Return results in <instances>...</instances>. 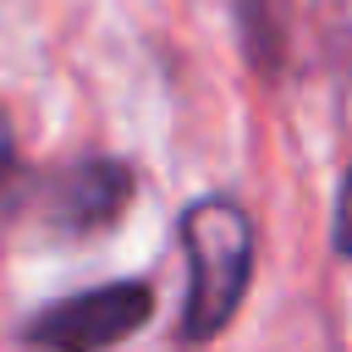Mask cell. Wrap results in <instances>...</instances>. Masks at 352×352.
<instances>
[{"label": "cell", "mask_w": 352, "mask_h": 352, "mask_svg": "<svg viewBox=\"0 0 352 352\" xmlns=\"http://www.w3.org/2000/svg\"><path fill=\"white\" fill-rule=\"evenodd\" d=\"M242 22H248V55L258 66L280 60V28H275V0H242Z\"/></svg>", "instance_id": "cell-4"}, {"label": "cell", "mask_w": 352, "mask_h": 352, "mask_svg": "<svg viewBox=\"0 0 352 352\" xmlns=\"http://www.w3.org/2000/svg\"><path fill=\"white\" fill-rule=\"evenodd\" d=\"M148 314H154L148 280H104V286H88V292H72V297L38 308L22 330V341L38 352H99V346L132 336L138 324H148Z\"/></svg>", "instance_id": "cell-2"}, {"label": "cell", "mask_w": 352, "mask_h": 352, "mask_svg": "<svg viewBox=\"0 0 352 352\" xmlns=\"http://www.w3.org/2000/svg\"><path fill=\"white\" fill-rule=\"evenodd\" d=\"M16 182H22V160H16V138H11V116L0 104V214L16 204Z\"/></svg>", "instance_id": "cell-5"}, {"label": "cell", "mask_w": 352, "mask_h": 352, "mask_svg": "<svg viewBox=\"0 0 352 352\" xmlns=\"http://www.w3.org/2000/svg\"><path fill=\"white\" fill-rule=\"evenodd\" d=\"M182 253H187V341H214L253 275V220L231 198H198L182 209Z\"/></svg>", "instance_id": "cell-1"}, {"label": "cell", "mask_w": 352, "mask_h": 352, "mask_svg": "<svg viewBox=\"0 0 352 352\" xmlns=\"http://www.w3.org/2000/svg\"><path fill=\"white\" fill-rule=\"evenodd\" d=\"M132 204V170L121 160L88 154L77 165H66L50 187V226L60 236H94L110 231Z\"/></svg>", "instance_id": "cell-3"}, {"label": "cell", "mask_w": 352, "mask_h": 352, "mask_svg": "<svg viewBox=\"0 0 352 352\" xmlns=\"http://www.w3.org/2000/svg\"><path fill=\"white\" fill-rule=\"evenodd\" d=\"M336 248L352 258V165L341 176V198H336Z\"/></svg>", "instance_id": "cell-6"}]
</instances>
